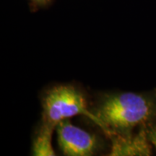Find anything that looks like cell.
<instances>
[{
    "mask_svg": "<svg viewBox=\"0 0 156 156\" xmlns=\"http://www.w3.org/2000/svg\"><path fill=\"white\" fill-rule=\"evenodd\" d=\"M91 112L92 121L106 135L147 129L156 124V89L149 92L103 94Z\"/></svg>",
    "mask_w": 156,
    "mask_h": 156,
    "instance_id": "6da1fadb",
    "label": "cell"
},
{
    "mask_svg": "<svg viewBox=\"0 0 156 156\" xmlns=\"http://www.w3.org/2000/svg\"><path fill=\"white\" fill-rule=\"evenodd\" d=\"M42 117L40 126L54 130L58 123L78 114L93 120L86 95L76 85L61 84L45 91L41 98Z\"/></svg>",
    "mask_w": 156,
    "mask_h": 156,
    "instance_id": "7a4b0ae2",
    "label": "cell"
},
{
    "mask_svg": "<svg viewBox=\"0 0 156 156\" xmlns=\"http://www.w3.org/2000/svg\"><path fill=\"white\" fill-rule=\"evenodd\" d=\"M56 129L58 147L64 155L89 156L99 149L100 143L95 134L75 126L68 119L58 123Z\"/></svg>",
    "mask_w": 156,
    "mask_h": 156,
    "instance_id": "3957f363",
    "label": "cell"
},
{
    "mask_svg": "<svg viewBox=\"0 0 156 156\" xmlns=\"http://www.w3.org/2000/svg\"><path fill=\"white\" fill-rule=\"evenodd\" d=\"M112 142L109 155H150L152 144L147 136L146 129L129 134H109Z\"/></svg>",
    "mask_w": 156,
    "mask_h": 156,
    "instance_id": "277c9868",
    "label": "cell"
},
{
    "mask_svg": "<svg viewBox=\"0 0 156 156\" xmlns=\"http://www.w3.org/2000/svg\"><path fill=\"white\" fill-rule=\"evenodd\" d=\"M54 130L39 126L33 140L32 150L34 155L52 156L55 155L51 145L52 134Z\"/></svg>",
    "mask_w": 156,
    "mask_h": 156,
    "instance_id": "5b68a950",
    "label": "cell"
},
{
    "mask_svg": "<svg viewBox=\"0 0 156 156\" xmlns=\"http://www.w3.org/2000/svg\"><path fill=\"white\" fill-rule=\"evenodd\" d=\"M31 1L37 5L44 6L48 5V4L51 2V0H31Z\"/></svg>",
    "mask_w": 156,
    "mask_h": 156,
    "instance_id": "8992f818",
    "label": "cell"
}]
</instances>
